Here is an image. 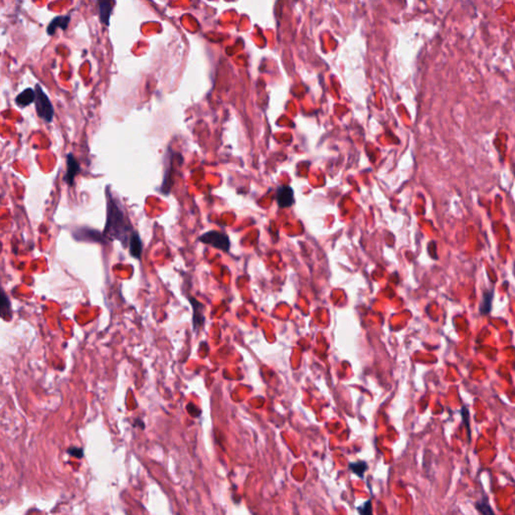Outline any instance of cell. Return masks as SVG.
I'll list each match as a JSON object with an SVG mask.
<instances>
[{"instance_id": "obj_2", "label": "cell", "mask_w": 515, "mask_h": 515, "mask_svg": "<svg viewBox=\"0 0 515 515\" xmlns=\"http://www.w3.org/2000/svg\"><path fill=\"white\" fill-rule=\"evenodd\" d=\"M34 90H35V94H36L35 101H34L36 114L40 119H42L46 123H50L52 121L53 115H54L53 107H52L47 95L43 92L42 88L39 84H36Z\"/></svg>"}, {"instance_id": "obj_7", "label": "cell", "mask_w": 515, "mask_h": 515, "mask_svg": "<svg viewBox=\"0 0 515 515\" xmlns=\"http://www.w3.org/2000/svg\"><path fill=\"white\" fill-rule=\"evenodd\" d=\"M35 97H36V94H35V90L31 89V88H27L25 89L24 91H22L15 99V103L17 104V106H19L20 108H24V107H27L29 106L30 104H32L34 101H35Z\"/></svg>"}, {"instance_id": "obj_4", "label": "cell", "mask_w": 515, "mask_h": 515, "mask_svg": "<svg viewBox=\"0 0 515 515\" xmlns=\"http://www.w3.org/2000/svg\"><path fill=\"white\" fill-rule=\"evenodd\" d=\"M79 170H80V167H79L78 162L76 161V159L74 158V156L71 153H68L66 155V172L64 175V181L66 182L67 185H69V186L73 185L74 178L77 175V173L79 172Z\"/></svg>"}, {"instance_id": "obj_9", "label": "cell", "mask_w": 515, "mask_h": 515, "mask_svg": "<svg viewBox=\"0 0 515 515\" xmlns=\"http://www.w3.org/2000/svg\"><path fill=\"white\" fill-rule=\"evenodd\" d=\"M70 20L69 16H56L53 18L50 23L47 26V34L52 35L57 28H60L62 30H65L67 27V24Z\"/></svg>"}, {"instance_id": "obj_10", "label": "cell", "mask_w": 515, "mask_h": 515, "mask_svg": "<svg viewBox=\"0 0 515 515\" xmlns=\"http://www.w3.org/2000/svg\"><path fill=\"white\" fill-rule=\"evenodd\" d=\"M172 176H173V161H172V156H170L169 163L167 164V168L165 170V175H164V178H163V183H162V186H161L162 193H164V194H168L169 193L170 188H171L172 183H173Z\"/></svg>"}, {"instance_id": "obj_13", "label": "cell", "mask_w": 515, "mask_h": 515, "mask_svg": "<svg viewBox=\"0 0 515 515\" xmlns=\"http://www.w3.org/2000/svg\"><path fill=\"white\" fill-rule=\"evenodd\" d=\"M492 300H493V290L491 291H487L483 294V301H482V304H481V307H480V312L481 314H488L491 310V305H492Z\"/></svg>"}, {"instance_id": "obj_11", "label": "cell", "mask_w": 515, "mask_h": 515, "mask_svg": "<svg viewBox=\"0 0 515 515\" xmlns=\"http://www.w3.org/2000/svg\"><path fill=\"white\" fill-rule=\"evenodd\" d=\"M190 303L192 304V308H193V324H194V328L196 329L197 326L201 325L204 321V317L202 314L203 305L201 303H199L197 300H195L194 298H190Z\"/></svg>"}, {"instance_id": "obj_1", "label": "cell", "mask_w": 515, "mask_h": 515, "mask_svg": "<svg viewBox=\"0 0 515 515\" xmlns=\"http://www.w3.org/2000/svg\"><path fill=\"white\" fill-rule=\"evenodd\" d=\"M108 194V208H107V221L105 225L104 235L109 239H118L123 242L124 246L129 244L133 228L131 226L128 216L120 205V202L107 191Z\"/></svg>"}, {"instance_id": "obj_5", "label": "cell", "mask_w": 515, "mask_h": 515, "mask_svg": "<svg viewBox=\"0 0 515 515\" xmlns=\"http://www.w3.org/2000/svg\"><path fill=\"white\" fill-rule=\"evenodd\" d=\"M277 202L281 208L290 207L294 202V191L288 185L280 186L277 189Z\"/></svg>"}, {"instance_id": "obj_12", "label": "cell", "mask_w": 515, "mask_h": 515, "mask_svg": "<svg viewBox=\"0 0 515 515\" xmlns=\"http://www.w3.org/2000/svg\"><path fill=\"white\" fill-rule=\"evenodd\" d=\"M0 314L4 320L11 319V304L4 291H2L0 299Z\"/></svg>"}, {"instance_id": "obj_3", "label": "cell", "mask_w": 515, "mask_h": 515, "mask_svg": "<svg viewBox=\"0 0 515 515\" xmlns=\"http://www.w3.org/2000/svg\"><path fill=\"white\" fill-rule=\"evenodd\" d=\"M199 240L203 243L214 246L223 251H228L229 249V239L227 235L223 232L217 230H209L202 235L199 236Z\"/></svg>"}, {"instance_id": "obj_8", "label": "cell", "mask_w": 515, "mask_h": 515, "mask_svg": "<svg viewBox=\"0 0 515 515\" xmlns=\"http://www.w3.org/2000/svg\"><path fill=\"white\" fill-rule=\"evenodd\" d=\"M142 249H143V246H142V241H141V238L139 236V233L134 230L133 233L131 234V237H130V240H129V250H130V253L133 258H136V259H140L141 256V253H142Z\"/></svg>"}, {"instance_id": "obj_14", "label": "cell", "mask_w": 515, "mask_h": 515, "mask_svg": "<svg viewBox=\"0 0 515 515\" xmlns=\"http://www.w3.org/2000/svg\"><path fill=\"white\" fill-rule=\"evenodd\" d=\"M349 468L352 470L353 473H355L356 475H358L359 477L362 478L364 472L367 469V464L365 462H363V461H358V462H355V463H350L349 464Z\"/></svg>"}, {"instance_id": "obj_6", "label": "cell", "mask_w": 515, "mask_h": 515, "mask_svg": "<svg viewBox=\"0 0 515 515\" xmlns=\"http://www.w3.org/2000/svg\"><path fill=\"white\" fill-rule=\"evenodd\" d=\"M100 20L105 24H110V18L115 4V0H97Z\"/></svg>"}, {"instance_id": "obj_16", "label": "cell", "mask_w": 515, "mask_h": 515, "mask_svg": "<svg viewBox=\"0 0 515 515\" xmlns=\"http://www.w3.org/2000/svg\"><path fill=\"white\" fill-rule=\"evenodd\" d=\"M67 453L70 455V456H73L75 458H81L82 457V449L81 448H77V447H71L67 450Z\"/></svg>"}, {"instance_id": "obj_17", "label": "cell", "mask_w": 515, "mask_h": 515, "mask_svg": "<svg viewBox=\"0 0 515 515\" xmlns=\"http://www.w3.org/2000/svg\"><path fill=\"white\" fill-rule=\"evenodd\" d=\"M358 512L361 513V514H371L372 513V509H371V502L370 501H367L366 503H364L363 507H358L357 508Z\"/></svg>"}, {"instance_id": "obj_15", "label": "cell", "mask_w": 515, "mask_h": 515, "mask_svg": "<svg viewBox=\"0 0 515 515\" xmlns=\"http://www.w3.org/2000/svg\"><path fill=\"white\" fill-rule=\"evenodd\" d=\"M476 508L479 512L483 513V514H493V510L491 509L490 505L488 503H485V502H477L476 503Z\"/></svg>"}]
</instances>
